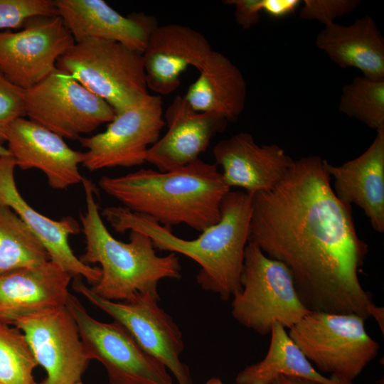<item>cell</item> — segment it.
I'll list each match as a JSON object with an SVG mask.
<instances>
[{
  "label": "cell",
  "instance_id": "6da1fadb",
  "mask_svg": "<svg viewBox=\"0 0 384 384\" xmlns=\"http://www.w3.org/2000/svg\"><path fill=\"white\" fill-rule=\"evenodd\" d=\"M324 160L294 161L274 188L252 193L249 241L287 267L309 311L367 319L375 304L359 272L368 246L351 206L336 196Z\"/></svg>",
  "mask_w": 384,
  "mask_h": 384
},
{
  "label": "cell",
  "instance_id": "7a4b0ae2",
  "mask_svg": "<svg viewBox=\"0 0 384 384\" xmlns=\"http://www.w3.org/2000/svg\"><path fill=\"white\" fill-rule=\"evenodd\" d=\"M252 193L232 191L223 198L220 218L196 238L185 240L171 228L123 206H109L102 216L119 233L137 231L150 238L155 249L188 257L201 267L196 280L201 287L228 300L242 289L241 273L249 241Z\"/></svg>",
  "mask_w": 384,
  "mask_h": 384
},
{
  "label": "cell",
  "instance_id": "3957f363",
  "mask_svg": "<svg viewBox=\"0 0 384 384\" xmlns=\"http://www.w3.org/2000/svg\"><path fill=\"white\" fill-rule=\"evenodd\" d=\"M100 187L128 210L162 225L184 224L200 232L217 223L230 191L217 164L198 159L170 171L140 169L120 176H102Z\"/></svg>",
  "mask_w": 384,
  "mask_h": 384
},
{
  "label": "cell",
  "instance_id": "277c9868",
  "mask_svg": "<svg viewBox=\"0 0 384 384\" xmlns=\"http://www.w3.org/2000/svg\"><path fill=\"white\" fill-rule=\"evenodd\" d=\"M85 210L80 214L85 251L79 258L86 265L98 263L101 277L90 289L100 297L116 302L132 299L140 293L159 294L164 279H179L181 267L176 253L159 256L146 235L131 230L127 242L115 239L100 216L96 190L83 178Z\"/></svg>",
  "mask_w": 384,
  "mask_h": 384
},
{
  "label": "cell",
  "instance_id": "5b68a950",
  "mask_svg": "<svg viewBox=\"0 0 384 384\" xmlns=\"http://www.w3.org/2000/svg\"><path fill=\"white\" fill-rule=\"evenodd\" d=\"M365 320L353 314L311 311L288 334L319 372L338 384H355L380 348L367 333Z\"/></svg>",
  "mask_w": 384,
  "mask_h": 384
},
{
  "label": "cell",
  "instance_id": "8992f818",
  "mask_svg": "<svg viewBox=\"0 0 384 384\" xmlns=\"http://www.w3.org/2000/svg\"><path fill=\"white\" fill-rule=\"evenodd\" d=\"M56 68L121 112L149 94L142 53L111 41L75 42Z\"/></svg>",
  "mask_w": 384,
  "mask_h": 384
},
{
  "label": "cell",
  "instance_id": "52a82bcc",
  "mask_svg": "<svg viewBox=\"0 0 384 384\" xmlns=\"http://www.w3.org/2000/svg\"><path fill=\"white\" fill-rule=\"evenodd\" d=\"M241 285L233 297L232 316L260 335L270 334L274 323L289 329L311 312L301 302L287 267L250 241L245 250Z\"/></svg>",
  "mask_w": 384,
  "mask_h": 384
},
{
  "label": "cell",
  "instance_id": "ba28073f",
  "mask_svg": "<svg viewBox=\"0 0 384 384\" xmlns=\"http://www.w3.org/2000/svg\"><path fill=\"white\" fill-rule=\"evenodd\" d=\"M72 287L122 326L148 354L171 372L178 384H194L189 368L180 358L184 348L182 333L159 306V294L140 293L129 301H111L96 294L80 277H74Z\"/></svg>",
  "mask_w": 384,
  "mask_h": 384
},
{
  "label": "cell",
  "instance_id": "9c48e42d",
  "mask_svg": "<svg viewBox=\"0 0 384 384\" xmlns=\"http://www.w3.org/2000/svg\"><path fill=\"white\" fill-rule=\"evenodd\" d=\"M23 107L30 120L72 139L110 122L116 114L103 99L57 68L23 90Z\"/></svg>",
  "mask_w": 384,
  "mask_h": 384
},
{
  "label": "cell",
  "instance_id": "30bf717a",
  "mask_svg": "<svg viewBox=\"0 0 384 384\" xmlns=\"http://www.w3.org/2000/svg\"><path fill=\"white\" fill-rule=\"evenodd\" d=\"M66 306L88 354L103 365L110 384H174L166 366L148 354L119 324L94 319L71 294Z\"/></svg>",
  "mask_w": 384,
  "mask_h": 384
},
{
  "label": "cell",
  "instance_id": "8fae6325",
  "mask_svg": "<svg viewBox=\"0 0 384 384\" xmlns=\"http://www.w3.org/2000/svg\"><path fill=\"white\" fill-rule=\"evenodd\" d=\"M164 124L161 97L148 94L116 113L105 132L80 138L86 149L82 165L90 171L141 165Z\"/></svg>",
  "mask_w": 384,
  "mask_h": 384
},
{
  "label": "cell",
  "instance_id": "7c38bea8",
  "mask_svg": "<svg viewBox=\"0 0 384 384\" xmlns=\"http://www.w3.org/2000/svg\"><path fill=\"white\" fill-rule=\"evenodd\" d=\"M75 40L59 16L31 19L18 31H0V74L28 89L56 68Z\"/></svg>",
  "mask_w": 384,
  "mask_h": 384
},
{
  "label": "cell",
  "instance_id": "4fadbf2b",
  "mask_svg": "<svg viewBox=\"0 0 384 384\" xmlns=\"http://www.w3.org/2000/svg\"><path fill=\"white\" fill-rule=\"evenodd\" d=\"M33 356L46 372L36 384H75L81 380L91 357L78 325L65 306L23 317L15 323Z\"/></svg>",
  "mask_w": 384,
  "mask_h": 384
},
{
  "label": "cell",
  "instance_id": "5bb4252c",
  "mask_svg": "<svg viewBox=\"0 0 384 384\" xmlns=\"http://www.w3.org/2000/svg\"><path fill=\"white\" fill-rule=\"evenodd\" d=\"M16 161L11 155L0 156V204L11 208L31 230L46 250L50 260L72 277H80L92 286L101 277V270L83 263L73 252L68 238L80 231L79 223L71 216L60 220L38 213L18 190L14 171Z\"/></svg>",
  "mask_w": 384,
  "mask_h": 384
},
{
  "label": "cell",
  "instance_id": "9a60e30c",
  "mask_svg": "<svg viewBox=\"0 0 384 384\" xmlns=\"http://www.w3.org/2000/svg\"><path fill=\"white\" fill-rule=\"evenodd\" d=\"M7 149L22 170L42 171L54 189H66L82 182L79 166L83 152L71 149L63 138L23 117L16 119L6 134Z\"/></svg>",
  "mask_w": 384,
  "mask_h": 384
},
{
  "label": "cell",
  "instance_id": "2e32d148",
  "mask_svg": "<svg viewBox=\"0 0 384 384\" xmlns=\"http://www.w3.org/2000/svg\"><path fill=\"white\" fill-rule=\"evenodd\" d=\"M200 32L178 23L157 26L142 53L147 88L167 95L181 85V75L189 66L201 70L212 52Z\"/></svg>",
  "mask_w": 384,
  "mask_h": 384
},
{
  "label": "cell",
  "instance_id": "e0dca14e",
  "mask_svg": "<svg viewBox=\"0 0 384 384\" xmlns=\"http://www.w3.org/2000/svg\"><path fill=\"white\" fill-rule=\"evenodd\" d=\"M168 129L146 152V162L159 171L184 166L199 159L212 138L224 132L228 121L213 112H197L177 95L164 113Z\"/></svg>",
  "mask_w": 384,
  "mask_h": 384
},
{
  "label": "cell",
  "instance_id": "ac0fdd59",
  "mask_svg": "<svg viewBox=\"0 0 384 384\" xmlns=\"http://www.w3.org/2000/svg\"><path fill=\"white\" fill-rule=\"evenodd\" d=\"M224 181L255 193L274 188L284 177L294 160L277 144H257L251 134L239 132L220 140L213 151Z\"/></svg>",
  "mask_w": 384,
  "mask_h": 384
},
{
  "label": "cell",
  "instance_id": "d6986e66",
  "mask_svg": "<svg viewBox=\"0 0 384 384\" xmlns=\"http://www.w3.org/2000/svg\"><path fill=\"white\" fill-rule=\"evenodd\" d=\"M72 277L50 260L0 275V324L65 306Z\"/></svg>",
  "mask_w": 384,
  "mask_h": 384
},
{
  "label": "cell",
  "instance_id": "ffe728a7",
  "mask_svg": "<svg viewBox=\"0 0 384 384\" xmlns=\"http://www.w3.org/2000/svg\"><path fill=\"white\" fill-rule=\"evenodd\" d=\"M54 4L75 42L97 38L143 53L158 26L152 16L136 13L124 16L103 0H54Z\"/></svg>",
  "mask_w": 384,
  "mask_h": 384
},
{
  "label": "cell",
  "instance_id": "44dd1931",
  "mask_svg": "<svg viewBox=\"0 0 384 384\" xmlns=\"http://www.w3.org/2000/svg\"><path fill=\"white\" fill-rule=\"evenodd\" d=\"M333 177L336 196L348 205L361 208L378 233L384 231V128L359 156L341 166L324 160Z\"/></svg>",
  "mask_w": 384,
  "mask_h": 384
},
{
  "label": "cell",
  "instance_id": "7402d4cb",
  "mask_svg": "<svg viewBox=\"0 0 384 384\" xmlns=\"http://www.w3.org/2000/svg\"><path fill=\"white\" fill-rule=\"evenodd\" d=\"M316 45L339 67L357 68L370 79H384V39L370 16L349 26L335 22L325 26Z\"/></svg>",
  "mask_w": 384,
  "mask_h": 384
},
{
  "label": "cell",
  "instance_id": "603a6c76",
  "mask_svg": "<svg viewBox=\"0 0 384 384\" xmlns=\"http://www.w3.org/2000/svg\"><path fill=\"white\" fill-rule=\"evenodd\" d=\"M198 78L185 96L197 112L216 113L229 121L235 120L245 107L247 85L239 68L226 56L212 50Z\"/></svg>",
  "mask_w": 384,
  "mask_h": 384
},
{
  "label": "cell",
  "instance_id": "cb8c5ba5",
  "mask_svg": "<svg viewBox=\"0 0 384 384\" xmlns=\"http://www.w3.org/2000/svg\"><path fill=\"white\" fill-rule=\"evenodd\" d=\"M270 334V343L266 356L240 371L235 378L237 384H272L281 375L324 384H338L312 366L282 325L274 323Z\"/></svg>",
  "mask_w": 384,
  "mask_h": 384
},
{
  "label": "cell",
  "instance_id": "d4e9b609",
  "mask_svg": "<svg viewBox=\"0 0 384 384\" xmlns=\"http://www.w3.org/2000/svg\"><path fill=\"white\" fill-rule=\"evenodd\" d=\"M50 260L44 246L9 207L0 204V275Z\"/></svg>",
  "mask_w": 384,
  "mask_h": 384
},
{
  "label": "cell",
  "instance_id": "484cf974",
  "mask_svg": "<svg viewBox=\"0 0 384 384\" xmlns=\"http://www.w3.org/2000/svg\"><path fill=\"white\" fill-rule=\"evenodd\" d=\"M338 109L375 131L384 128V79L355 78L343 87Z\"/></svg>",
  "mask_w": 384,
  "mask_h": 384
},
{
  "label": "cell",
  "instance_id": "4316f807",
  "mask_svg": "<svg viewBox=\"0 0 384 384\" xmlns=\"http://www.w3.org/2000/svg\"><path fill=\"white\" fill-rule=\"evenodd\" d=\"M38 363L21 331L0 324V384H36Z\"/></svg>",
  "mask_w": 384,
  "mask_h": 384
},
{
  "label": "cell",
  "instance_id": "83f0119b",
  "mask_svg": "<svg viewBox=\"0 0 384 384\" xmlns=\"http://www.w3.org/2000/svg\"><path fill=\"white\" fill-rule=\"evenodd\" d=\"M58 16L53 0H0V31L21 29L32 18Z\"/></svg>",
  "mask_w": 384,
  "mask_h": 384
},
{
  "label": "cell",
  "instance_id": "f1b7e54d",
  "mask_svg": "<svg viewBox=\"0 0 384 384\" xmlns=\"http://www.w3.org/2000/svg\"><path fill=\"white\" fill-rule=\"evenodd\" d=\"M360 3L359 0H304L299 9V18L318 21L327 26L352 12Z\"/></svg>",
  "mask_w": 384,
  "mask_h": 384
},
{
  "label": "cell",
  "instance_id": "f546056e",
  "mask_svg": "<svg viewBox=\"0 0 384 384\" xmlns=\"http://www.w3.org/2000/svg\"><path fill=\"white\" fill-rule=\"evenodd\" d=\"M24 115L23 90L0 74V144L6 142V134L12 122Z\"/></svg>",
  "mask_w": 384,
  "mask_h": 384
},
{
  "label": "cell",
  "instance_id": "4dcf8cb0",
  "mask_svg": "<svg viewBox=\"0 0 384 384\" xmlns=\"http://www.w3.org/2000/svg\"><path fill=\"white\" fill-rule=\"evenodd\" d=\"M262 0H226L224 3L235 6V18L238 25L248 29L257 24L260 18Z\"/></svg>",
  "mask_w": 384,
  "mask_h": 384
},
{
  "label": "cell",
  "instance_id": "1f68e13d",
  "mask_svg": "<svg viewBox=\"0 0 384 384\" xmlns=\"http://www.w3.org/2000/svg\"><path fill=\"white\" fill-rule=\"evenodd\" d=\"M302 4L300 0H262V11L273 18H282L294 14Z\"/></svg>",
  "mask_w": 384,
  "mask_h": 384
},
{
  "label": "cell",
  "instance_id": "d6a6232c",
  "mask_svg": "<svg viewBox=\"0 0 384 384\" xmlns=\"http://www.w3.org/2000/svg\"><path fill=\"white\" fill-rule=\"evenodd\" d=\"M272 384H324L318 381L294 376L279 375Z\"/></svg>",
  "mask_w": 384,
  "mask_h": 384
},
{
  "label": "cell",
  "instance_id": "836d02e7",
  "mask_svg": "<svg viewBox=\"0 0 384 384\" xmlns=\"http://www.w3.org/2000/svg\"><path fill=\"white\" fill-rule=\"evenodd\" d=\"M370 316L373 317L379 325L380 330L384 333V308L375 305L370 311Z\"/></svg>",
  "mask_w": 384,
  "mask_h": 384
},
{
  "label": "cell",
  "instance_id": "e575fe53",
  "mask_svg": "<svg viewBox=\"0 0 384 384\" xmlns=\"http://www.w3.org/2000/svg\"><path fill=\"white\" fill-rule=\"evenodd\" d=\"M206 384H224L218 378H211L206 382Z\"/></svg>",
  "mask_w": 384,
  "mask_h": 384
},
{
  "label": "cell",
  "instance_id": "d590c367",
  "mask_svg": "<svg viewBox=\"0 0 384 384\" xmlns=\"http://www.w3.org/2000/svg\"><path fill=\"white\" fill-rule=\"evenodd\" d=\"M11 155L9 151L6 147L3 146V144H0V156H7Z\"/></svg>",
  "mask_w": 384,
  "mask_h": 384
},
{
  "label": "cell",
  "instance_id": "8d00e7d4",
  "mask_svg": "<svg viewBox=\"0 0 384 384\" xmlns=\"http://www.w3.org/2000/svg\"><path fill=\"white\" fill-rule=\"evenodd\" d=\"M75 384H83V383H82V381L80 380V381L77 382V383H75Z\"/></svg>",
  "mask_w": 384,
  "mask_h": 384
}]
</instances>
